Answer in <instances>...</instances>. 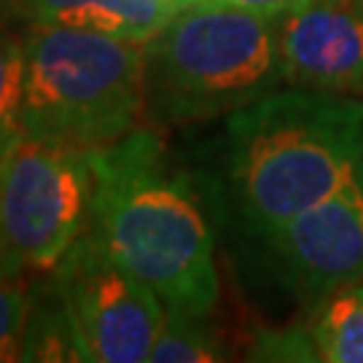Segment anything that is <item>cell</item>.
Instances as JSON below:
<instances>
[{"label": "cell", "instance_id": "obj_3", "mask_svg": "<svg viewBox=\"0 0 363 363\" xmlns=\"http://www.w3.org/2000/svg\"><path fill=\"white\" fill-rule=\"evenodd\" d=\"M143 113L162 127L232 116L288 86L280 16L232 6H181L143 43Z\"/></svg>", "mask_w": 363, "mask_h": 363}, {"label": "cell", "instance_id": "obj_17", "mask_svg": "<svg viewBox=\"0 0 363 363\" xmlns=\"http://www.w3.org/2000/svg\"><path fill=\"white\" fill-rule=\"evenodd\" d=\"M6 13H13V0H0V22Z\"/></svg>", "mask_w": 363, "mask_h": 363}, {"label": "cell", "instance_id": "obj_14", "mask_svg": "<svg viewBox=\"0 0 363 363\" xmlns=\"http://www.w3.org/2000/svg\"><path fill=\"white\" fill-rule=\"evenodd\" d=\"M27 312H30V288L25 274L0 264V363L22 361Z\"/></svg>", "mask_w": 363, "mask_h": 363}, {"label": "cell", "instance_id": "obj_8", "mask_svg": "<svg viewBox=\"0 0 363 363\" xmlns=\"http://www.w3.org/2000/svg\"><path fill=\"white\" fill-rule=\"evenodd\" d=\"M288 86L363 97V0H307L280 16Z\"/></svg>", "mask_w": 363, "mask_h": 363}, {"label": "cell", "instance_id": "obj_6", "mask_svg": "<svg viewBox=\"0 0 363 363\" xmlns=\"http://www.w3.org/2000/svg\"><path fill=\"white\" fill-rule=\"evenodd\" d=\"M86 363H143L164 323V304L143 277L86 229L52 269Z\"/></svg>", "mask_w": 363, "mask_h": 363}, {"label": "cell", "instance_id": "obj_11", "mask_svg": "<svg viewBox=\"0 0 363 363\" xmlns=\"http://www.w3.org/2000/svg\"><path fill=\"white\" fill-rule=\"evenodd\" d=\"M22 361H84L73 320L52 272L40 274L38 283L30 286Z\"/></svg>", "mask_w": 363, "mask_h": 363}, {"label": "cell", "instance_id": "obj_15", "mask_svg": "<svg viewBox=\"0 0 363 363\" xmlns=\"http://www.w3.org/2000/svg\"><path fill=\"white\" fill-rule=\"evenodd\" d=\"M253 361H320L310 325L291 328H264L256 334V342L247 347Z\"/></svg>", "mask_w": 363, "mask_h": 363}, {"label": "cell", "instance_id": "obj_9", "mask_svg": "<svg viewBox=\"0 0 363 363\" xmlns=\"http://www.w3.org/2000/svg\"><path fill=\"white\" fill-rule=\"evenodd\" d=\"M178 0H13L27 25L89 30L145 43L178 11Z\"/></svg>", "mask_w": 363, "mask_h": 363}, {"label": "cell", "instance_id": "obj_10", "mask_svg": "<svg viewBox=\"0 0 363 363\" xmlns=\"http://www.w3.org/2000/svg\"><path fill=\"white\" fill-rule=\"evenodd\" d=\"M307 325L320 361L363 363V280L318 298Z\"/></svg>", "mask_w": 363, "mask_h": 363}, {"label": "cell", "instance_id": "obj_16", "mask_svg": "<svg viewBox=\"0 0 363 363\" xmlns=\"http://www.w3.org/2000/svg\"><path fill=\"white\" fill-rule=\"evenodd\" d=\"M191 3H216V6H232V9L267 13V16H283L298 6H304L307 0H178V6H191Z\"/></svg>", "mask_w": 363, "mask_h": 363}, {"label": "cell", "instance_id": "obj_12", "mask_svg": "<svg viewBox=\"0 0 363 363\" xmlns=\"http://www.w3.org/2000/svg\"><path fill=\"white\" fill-rule=\"evenodd\" d=\"M208 318L164 312V323L156 334L148 361L151 363H213L226 361L229 352L220 345L218 334L205 323Z\"/></svg>", "mask_w": 363, "mask_h": 363}, {"label": "cell", "instance_id": "obj_2", "mask_svg": "<svg viewBox=\"0 0 363 363\" xmlns=\"http://www.w3.org/2000/svg\"><path fill=\"white\" fill-rule=\"evenodd\" d=\"M363 156V97L283 86L226 121V181L250 232L269 242Z\"/></svg>", "mask_w": 363, "mask_h": 363}, {"label": "cell", "instance_id": "obj_4", "mask_svg": "<svg viewBox=\"0 0 363 363\" xmlns=\"http://www.w3.org/2000/svg\"><path fill=\"white\" fill-rule=\"evenodd\" d=\"M143 43L30 25L22 135L76 148H100L124 138L143 116Z\"/></svg>", "mask_w": 363, "mask_h": 363}, {"label": "cell", "instance_id": "obj_7", "mask_svg": "<svg viewBox=\"0 0 363 363\" xmlns=\"http://www.w3.org/2000/svg\"><path fill=\"white\" fill-rule=\"evenodd\" d=\"M280 272L315 304L334 288L363 280V156L318 205L298 213L267 242Z\"/></svg>", "mask_w": 363, "mask_h": 363}, {"label": "cell", "instance_id": "obj_1", "mask_svg": "<svg viewBox=\"0 0 363 363\" xmlns=\"http://www.w3.org/2000/svg\"><path fill=\"white\" fill-rule=\"evenodd\" d=\"M89 162L86 229L154 288L164 310L208 318L220 294L216 234L186 169L143 127L89 148Z\"/></svg>", "mask_w": 363, "mask_h": 363}, {"label": "cell", "instance_id": "obj_5", "mask_svg": "<svg viewBox=\"0 0 363 363\" xmlns=\"http://www.w3.org/2000/svg\"><path fill=\"white\" fill-rule=\"evenodd\" d=\"M89 148L22 135L0 156V264L46 274L89 226Z\"/></svg>", "mask_w": 363, "mask_h": 363}, {"label": "cell", "instance_id": "obj_13", "mask_svg": "<svg viewBox=\"0 0 363 363\" xmlns=\"http://www.w3.org/2000/svg\"><path fill=\"white\" fill-rule=\"evenodd\" d=\"M22 81L25 35L0 27V156L22 138Z\"/></svg>", "mask_w": 363, "mask_h": 363}]
</instances>
